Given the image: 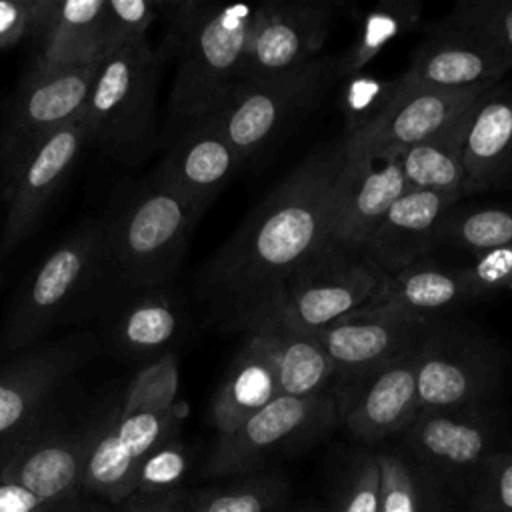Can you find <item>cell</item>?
<instances>
[{
  "instance_id": "1f68e13d",
  "label": "cell",
  "mask_w": 512,
  "mask_h": 512,
  "mask_svg": "<svg viewBox=\"0 0 512 512\" xmlns=\"http://www.w3.org/2000/svg\"><path fill=\"white\" fill-rule=\"evenodd\" d=\"M342 80V138L346 144L356 146L366 142L390 116L398 98L404 92V76L398 74L394 78H384L368 72H358Z\"/></svg>"
},
{
  "instance_id": "e575fe53",
  "label": "cell",
  "mask_w": 512,
  "mask_h": 512,
  "mask_svg": "<svg viewBox=\"0 0 512 512\" xmlns=\"http://www.w3.org/2000/svg\"><path fill=\"white\" fill-rule=\"evenodd\" d=\"M190 466V452L176 436L156 446L140 462L132 482L130 498L160 496L176 488Z\"/></svg>"
},
{
  "instance_id": "ee69618b",
  "label": "cell",
  "mask_w": 512,
  "mask_h": 512,
  "mask_svg": "<svg viewBox=\"0 0 512 512\" xmlns=\"http://www.w3.org/2000/svg\"><path fill=\"white\" fill-rule=\"evenodd\" d=\"M48 500L36 496L34 492L0 480V512H44Z\"/></svg>"
},
{
  "instance_id": "e0dca14e",
  "label": "cell",
  "mask_w": 512,
  "mask_h": 512,
  "mask_svg": "<svg viewBox=\"0 0 512 512\" xmlns=\"http://www.w3.org/2000/svg\"><path fill=\"white\" fill-rule=\"evenodd\" d=\"M84 146L82 124L74 120L38 144L4 182L6 218L0 234L2 252L14 250L38 226Z\"/></svg>"
},
{
  "instance_id": "f1b7e54d",
  "label": "cell",
  "mask_w": 512,
  "mask_h": 512,
  "mask_svg": "<svg viewBox=\"0 0 512 512\" xmlns=\"http://www.w3.org/2000/svg\"><path fill=\"white\" fill-rule=\"evenodd\" d=\"M478 100L464 108L432 136L400 152V164L408 188L462 196V156Z\"/></svg>"
},
{
  "instance_id": "8992f818",
  "label": "cell",
  "mask_w": 512,
  "mask_h": 512,
  "mask_svg": "<svg viewBox=\"0 0 512 512\" xmlns=\"http://www.w3.org/2000/svg\"><path fill=\"white\" fill-rule=\"evenodd\" d=\"M338 78V56L320 54L284 72L238 82L212 116L246 164L272 148Z\"/></svg>"
},
{
  "instance_id": "74e56055",
  "label": "cell",
  "mask_w": 512,
  "mask_h": 512,
  "mask_svg": "<svg viewBox=\"0 0 512 512\" xmlns=\"http://www.w3.org/2000/svg\"><path fill=\"white\" fill-rule=\"evenodd\" d=\"M380 512H420L418 486L408 462L392 452H380Z\"/></svg>"
},
{
  "instance_id": "7402d4cb",
  "label": "cell",
  "mask_w": 512,
  "mask_h": 512,
  "mask_svg": "<svg viewBox=\"0 0 512 512\" xmlns=\"http://www.w3.org/2000/svg\"><path fill=\"white\" fill-rule=\"evenodd\" d=\"M460 198V194L408 188L368 236L362 252L384 276L408 268L432 254L436 226Z\"/></svg>"
},
{
  "instance_id": "bcb514c9",
  "label": "cell",
  "mask_w": 512,
  "mask_h": 512,
  "mask_svg": "<svg viewBox=\"0 0 512 512\" xmlns=\"http://www.w3.org/2000/svg\"><path fill=\"white\" fill-rule=\"evenodd\" d=\"M126 512H176V510L164 508V506H136V508H130Z\"/></svg>"
},
{
  "instance_id": "5bb4252c",
  "label": "cell",
  "mask_w": 512,
  "mask_h": 512,
  "mask_svg": "<svg viewBox=\"0 0 512 512\" xmlns=\"http://www.w3.org/2000/svg\"><path fill=\"white\" fill-rule=\"evenodd\" d=\"M420 344L376 370L332 384L330 394L338 422L352 436L378 442L412 424L418 414L416 364Z\"/></svg>"
},
{
  "instance_id": "60d3db41",
  "label": "cell",
  "mask_w": 512,
  "mask_h": 512,
  "mask_svg": "<svg viewBox=\"0 0 512 512\" xmlns=\"http://www.w3.org/2000/svg\"><path fill=\"white\" fill-rule=\"evenodd\" d=\"M482 470L484 506L492 512H512V448L494 450Z\"/></svg>"
},
{
  "instance_id": "8fae6325",
  "label": "cell",
  "mask_w": 512,
  "mask_h": 512,
  "mask_svg": "<svg viewBox=\"0 0 512 512\" xmlns=\"http://www.w3.org/2000/svg\"><path fill=\"white\" fill-rule=\"evenodd\" d=\"M338 422L332 394L294 398L280 394L234 432L218 436L206 458V476H236L268 458L296 450Z\"/></svg>"
},
{
  "instance_id": "8d00e7d4",
  "label": "cell",
  "mask_w": 512,
  "mask_h": 512,
  "mask_svg": "<svg viewBox=\"0 0 512 512\" xmlns=\"http://www.w3.org/2000/svg\"><path fill=\"white\" fill-rule=\"evenodd\" d=\"M280 494V480L264 476L252 478L238 486L200 494L192 512H274Z\"/></svg>"
},
{
  "instance_id": "ab89813d",
  "label": "cell",
  "mask_w": 512,
  "mask_h": 512,
  "mask_svg": "<svg viewBox=\"0 0 512 512\" xmlns=\"http://www.w3.org/2000/svg\"><path fill=\"white\" fill-rule=\"evenodd\" d=\"M338 512H380V466L376 454H360L354 460Z\"/></svg>"
},
{
  "instance_id": "d4e9b609",
  "label": "cell",
  "mask_w": 512,
  "mask_h": 512,
  "mask_svg": "<svg viewBox=\"0 0 512 512\" xmlns=\"http://www.w3.org/2000/svg\"><path fill=\"white\" fill-rule=\"evenodd\" d=\"M472 300H476V294L462 264L450 266L422 258L408 268L386 276L366 306L392 310L420 320H434Z\"/></svg>"
},
{
  "instance_id": "7c38bea8",
  "label": "cell",
  "mask_w": 512,
  "mask_h": 512,
  "mask_svg": "<svg viewBox=\"0 0 512 512\" xmlns=\"http://www.w3.org/2000/svg\"><path fill=\"white\" fill-rule=\"evenodd\" d=\"M384 278L362 250L326 244L290 282L278 322L320 330L364 308Z\"/></svg>"
},
{
  "instance_id": "9c48e42d",
  "label": "cell",
  "mask_w": 512,
  "mask_h": 512,
  "mask_svg": "<svg viewBox=\"0 0 512 512\" xmlns=\"http://www.w3.org/2000/svg\"><path fill=\"white\" fill-rule=\"evenodd\" d=\"M512 70V56L496 34L478 20L464 0L426 26L404 78L414 86L448 90L500 82Z\"/></svg>"
},
{
  "instance_id": "b9f144b4",
  "label": "cell",
  "mask_w": 512,
  "mask_h": 512,
  "mask_svg": "<svg viewBox=\"0 0 512 512\" xmlns=\"http://www.w3.org/2000/svg\"><path fill=\"white\" fill-rule=\"evenodd\" d=\"M38 0H0V50L34 34Z\"/></svg>"
},
{
  "instance_id": "83f0119b",
  "label": "cell",
  "mask_w": 512,
  "mask_h": 512,
  "mask_svg": "<svg viewBox=\"0 0 512 512\" xmlns=\"http://www.w3.org/2000/svg\"><path fill=\"white\" fill-rule=\"evenodd\" d=\"M260 338L276 368L280 392L294 398H310L332 390L336 368L312 330L278 322Z\"/></svg>"
},
{
  "instance_id": "3957f363",
  "label": "cell",
  "mask_w": 512,
  "mask_h": 512,
  "mask_svg": "<svg viewBox=\"0 0 512 512\" xmlns=\"http://www.w3.org/2000/svg\"><path fill=\"white\" fill-rule=\"evenodd\" d=\"M146 42L130 44L100 58L80 114L88 146L120 162H140L154 150L156 92L170 58Z\"/></svg>"
},
{
  "instance_id": "7a4b0ae2",
  "label": "cell",
  "mask_w": 512,
  "mask_h": 512,
  "mask_svg": "<svg viewBox=\"0 0 512 512\" xmlns=\"http://www.w3.org/2000/svg\"><path fill=\"white\" fill-rule=\"evenodd\" d=\"M158 8L168 22L164 44L176 56L168 114L178 134L188 124L214 114L238 84L262 2L220 6L198 0H160Z\"/></svg>"
},
{
  "instance_id": "f35d334b",
  "label": "cell",
  "mask_w": 512,
  "mask_h": 512,
  "mask_svg": "<svg viewBox=\"0 0 512 512\" xmlns=\"http://www.w3.org/2000/svg\"><path fill=\"white\" fill-rule=\"evenodd\" d=\"M476 298L494 296L512 290V244L472 254L468 264H462Z\"/></svg>"
},
{
  "instance_id": "5b68a950",
  "label": "cell",
  "mask_w": 512,
  "mask_h": 512,
  "mask_svg": "<svg viewBox=\"0 0 512 512\" xmlns=\"http://www.w3.org/2000/svg\"><path fill=\"white\" fill-rule=\"evenodd\" d=\"M96 350L98 340L78 332L42 340L0 366V472L22 446L54 424L60 394Z\"/></svg>"
},
{
  "instance_id": "52a82bcc",
  "label": "cell",
  "mask_w": 512,
  "mask_h": 512,
  "mask_svg": "<svg viewBox=\"0 0 512 512\" xmlns=\"http://www.w3.org/2000/svg\"><path fill=\"white\" fill-rule=\"evenodd\" d=\"M506 354L468 320L434 318L418 350V412L488 406L504 378Z\"/></svg>"
},
{
  "instance_id": "d6a6232c",
  "label": "cell",
  "mask_w": 512,
  "mask_h": 512,
  "mask_svg": "<svg viewBox=\"0 0 512 512\" xmlns=\"http://www.w3.org/2000/svg\"><path fill=\"white\" fill-rule=\"evenodd\" d=\"M512 244V206H452L438 222L432 252L438 248L480 254Z\"/></svg>"
},
{
  "instance_id": "277c9868",
  "label": "cell",
  "mask_w": 512,
  "mask_h": 512,
  "mask_svg": "<svg viewBox=\"0 0 512 512\" xmlns=\"http://www.w3.org/2000/svg\"><path fill=\"white\" fill-rule=\"evenodd\" d=\"M200 212L148 180L130 192L104 224L108 264L130 288L158 290L178 272Z\"/></svg>"
},
{
  "instance_id": "ac0fdd59",
  "label": "cell",
  "mask_w": 512,
  "mask_h": 512,
  "mask_svg": "<svg viewBox=\"0 0 512 512\" xmlns=\"http://www.w3.org/2000/svg\"><path fill=\"white\" fill-rule=\"evenodd\" d=\"M188 416V404L178 400L164 412L116 414L110 428L96 444L84 478L82 492L124 502L132 494L136 468L162 442L176 436Z\"/></svg>"
},
{
  "instance_id": "7bdbcfd3",
  "label": "cell",
  "mask_w": 512,
  "mask_h": 512,
  "mask_svg": "<svg viewBox=\"0 0 512 512\" xmlns=\"http://www.w3.org/2000/svg\"><path fill=\"white\" fill-rule=\"evenodd\" d=\"M472 14L482 20L512 56V0H464Z\"/></svg>"
},
{
  "instance_id": "836d02e7",
  "label": "cell",
  "mask_w": 512,
  "mask_h": 512,
  "mask_svg": "<svg viewBox=\"0 0 512 512\" xmlns=\"http://www.w3.org/2000/svg\"><path fill=\"white\" fill-rule=\"evenodd\" d=\"M180 368L178 356L166 352L144 364L130 380L118 412L122 416L140 412H164L178 402Z\"/></svg>"
},
{
  "instance_id": "484cf974",
  "label": "cell",
  "mask_w": 512,
  "mask_h": 512,
  "mask_svg": "<svg viewBox=\"0 0 512 512\" xmlns=\"http://www.w3.org/2000/svg\"><path fill=\"white\" fill-rule=\"evenodd\" d=\"M280 394L276 368L260 334L244 336L212 396L210 424L218 436L230 434Z\"/></svg>"
},
{
  "instance_id": "cb8c5ba5",
  "label": "cell",
  "mask_w": 512,
  "mask_h": 512,
  "mask_svg": "<svg viewBox=\"0 0 512 512\" xmlns=\"http://www.w3.org/2000/svg\"><path fill=\"white\" fill-rule=\"evenodd\" d=\"M488 88L490 86L448 90L414 86L404 78V92L382 126L366 142L356 146L346 144V150H378L400 154L406 148L432 136L464 108L476 102Z\"/></svg>"
},
{
  "instance_id": "44dd1931",
  "label": "cell",
  "mask_w": 512,
  "mask_h": 512,
  "mask_svg": "<svg viewBox=\"0 0 512 512\" xmlns=\"http://www.w3.org/2000/svg\"><path fill=\"white\" fill-rule=\"evenodd\" d=\"M408 452L428 468L464 472L482 468L494 452L496 426L488 406L418 412L404 430Z\"/></svg>"
},
{
  "instance_id": "ba28073f",
  "label": "cell",
  "mask_w": 512,
  "mask_h": 512,
  "mask_svg": "<svg viewBox=\"0 0 512 512\" xmlns=\"http://www.w3.org/2000/svg\"><path fill=\"white\" fill-rule=\"evenodd\" d=\"M108 266L104 222H86L68 234L40 264L14 302L0 340V354L14 356L44 340V334Z\"/></svg>"
},
{
  "instance_id": "d6986e66",
  "label": "cell",
  "mask_w": 512,
  "mask_h": 512,
  "mask_svg": "<svg viewBox=\"0 0 512 512\" xmlns=\"http://www.w3.org/2000/svg\"><path fill=\"white\" fill-rule=\"evenodd\" d=\"M432 320L404 316L392 310L364 306L320 330H312L326 348L334 382L358 378L416 348Z\"/></svg>"
},
{
  "instance_id": "2e32d148",
  "label": "cell",
  "mask_w": 512,
  "mask_h": 512,
  "mask_svg": "<svg viewBox=\"0 0 512 512\" xmlns=\"http://www.w3.org/2000/svg\"><path fill=\"white\" fill-rule=\"evenodd\" d=\"M406 190L398 152L346 150V164L332 204L328 246L362 250L368 236Z\"/></svg>"
},
{
  "instance_id": "f6af8a7d",
  "label": "cell",
  "mask_w": 512,
  "mask_h": 512,
  "mask_svg": "<svg viewBox=\"0 0 512 512\" xmlns=\"http://www.w3.org/2000/svg\"><path fill=\"white\" fill-rule=\"evenodd\" d=\"M44 512H108L102 504H96V500L84 496L82 490L50 500Z\"/></svg>"
},
{
  "instance_id": "4dcf8cb0",
  "label": "cell",
  "mask_w": 512,
  "mask_h": 512,
  "mask_svg": "<svg viewBox=\"0 0 512 512\" xmlns=\"http://www.w3.org/2000/svg\"><path fill=\"white\" fill-rule=\"evenodd\" d=\"M420 0H384L358 18L348 50L338 56L340 78L364 72L366 66L394 40L414 30L422 20Z\"/></svg>"
},
{
  "instance_id": "9a60e30c",
  "label": "cell",
  "mask_w": 512,
  "mask_h": 512,
  "mask_svg": "<svg viewBox=\"0 0 512 512\" xmlns=\"http://www.w3.org/2000/svg\"><path fill=\"white\" fill-rule=\"evenodd\" d=\"M118 414V404L76 426L50 424L2 468L0 480L18 484L44 500L82 490L88 460Z\"/></svg>"
},
{
  "instance_id": "ffe728a7",
  "label": "cell",
  "mask_w": 512,
  "mask_h": 512,
  "mask_svg": "<svg viewBox=\"0 0 512 512\" xmlns=\"http://www.w3.org/2000/svg\"><path fill=\"white\" fill-rule=\"evenodd\" d=\"M240 166L242 160L236 148L210 114L188 124L172 138L150 180L172 190L204 214Z\"/></svg>"
},
{
  "instance_id": "30bf717a",
  "label": "cell",
  "mask_w": 512,
  "mask_h": 512,
  "mask_svg": "<svg viewBox=\"0 0 512 512\" xmlns=\"http://www.w3.org/2000/svg\"><path fill=\"white\" fill-rule=\"evenodd\" d=\"M98 62L36 64L24 78L0 132L2 184L38 144L80 118Z\"/></svg>"
},
{
  "instance_id": "d590c367",
  "label": "cell",
  "mask_w": 512,
  "mask_h": 512,
  "mask_svg": "<svg viewBox=\"0 0 512 512\" xmlns=\"http://www.w3.org/2000/svg\"><path fill=\"white\" fill-rule=\"evenodd\" d=\"M158 16V0H106L102 16L104 54L146 42L148 30Z\"/></svg>"
},
{
  "instance_id": "6da1fadb",
  "label": "cell",
  "mask_w": 512,
  "mask_h": 512,
  "mask_svg": "<svg viewBox=\"0 0 512 512\" xmlns=\"http://www.w3.org/2000/svg\"><path fill=\"white\" fill-rule=\"evenodd\" d=\"M344 164L342 136L314 148L196 270L210 328L250 336L276 326L290 282L328 244Z\"/></svg>"
},
{
  "instance_id": "603a6c76",
  "label": "cell",
  "mask_w": 512,
  "mask_h": 512,
  "mask_svg": "<svg viewBox=\"0 0 512 512\" xmlns=\"http://www.w3.org/2000/svg\"><path fill=\"white\" fill-rule=\"evenodd\" d=\"M462 168V196L512 186V76H504L480 96Z\"/></svg>"
},
{
  "instance_id": "4316f807",
  "label": "cell",
  "mask_w": 512,
  "mask_h": 512,
  "mask_svg": "<svg viewBox=\"0 0 512 512\" xmlns=\"http://www.w3.org/2000/svg\"><path fill=\"white\" fill-rule=\"evenodd\" d=\"M106 0H38L34 34L40 38L36 64H82L104 56L102 16Z\"/></svg>"
},
{
  "instance_id": "4fadbf2b",
  "label": "cell",
  "mask_w": 512,
  "mask_h": 512,
  "mask_svg": "<svg viewBox=\"0 0 512 512\" xmlns=\"http://www.w3.org/2000/svg\"><path fill=\"white\" fill-rule=\"evenodd\" d=\"M340 8L328 0L262 2L238 82L278 74L320 56Z\"/></svg>"
},
{
  "instance_id": "f546056e",
  "label": "cell",
  "mask_w": 512,
  "mask_h": 512,
  "mask_svg": "<svg viewBox=\"0 0 512 512\" xmlns=\"http://www.w3.org/2000/svg\"><path fill=\"white\" fill-rule=\"evenodd\" d=\"M182 330L178 304L160 290H148L132 302L118 318L114 330L116 346L132 358H158L168 350Z\"/></svg>"
}]
</instances>
